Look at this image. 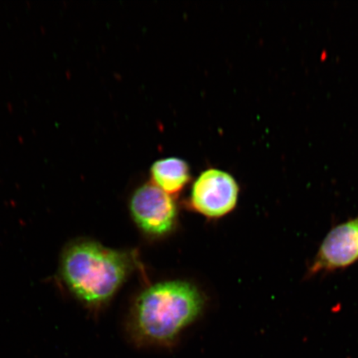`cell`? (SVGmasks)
Listing matches in <instances>:
<instances>
[{
    "instance_id": "6da1fadb",
    "label": "cell",
    "mask_w": 358,
    "mask_h": 358,
    "mask_svg": "<svg viewBox=\"0 0 358 358\" xmlns=\"http://www.w3.org/2000/svg\"><path fill=\"white\" fill-rule=\"evenodd\" d=\"M136 266L132 252L77 238L62 249L57 275L71 297L87 310L97 312L111 301Z\"/></svg>"
},
{
    "instance_id": "7a4b0ae2",
    "label": "cell",
    "mask_w": 358,
    "mask_h": 358,
    "mask_svg": "<svg viewBox=\"0 0 358 358\" xmlns=\"http://www.w3.org/2000/svg\"><path fill=\"white\" fill-rule=\"evenodd\" d=\"M203 294L185 280L160 282L138 295L129 313L127 331L138 348H173L183 331L199 319Z\"/></svg>"
},
{
    "instance_id": "3957f363",
    "label": "cell",
    "mask_w": 358,
    "mask_h": 358,
    "mask_svg": "<svg viewBox=\"0 0 358 358\" xmlns=\"http://www.w3.org/2000/svg\"><path fill=\"white\" fill-rule=\"evenodd\" d=\"M239 192L238 183L230 173L210 169L196 179L187 204L205 217L218 219L234 211Z\"/></svg>"
},
{
    "instance_id": "277c9868",
    "label": "cell",
    "mask_w": 358,
    "mask_h": 358,
    "mask_svg": "<svg viewBox=\"0 0 358 358\" xmlns=\"http://www.w3.org/2000/svg\"><path fill=\"white\" fill-rule=\"evenodd\" d=\"M129 212L136 226L148 236H164L176 227V201L153 182L145 183L134 192Z\"/></svg>"
},
{
    "instance_id": "5b68a950",
    "label": "cell",
    "mask_w": 358,
    "mask_h": 358,
    "mask_svg": "<svg viewBox=\"0 0 358 358\" xmlns=\"http://www.w3.org/2000/svg\"><path fill=\"white\" fill-rule=\"evenodd\" d=\"M358 262V216L331 230L320 246L307 278L321 273L343 270Z\"/></svg>"
},
{
    "instance_id": "8992f818",
    "label": "cell",
    "mask_w": 358,
    "mask_h": 358,
    "mask_svg": "<svg viewBox=\"0 0 358 358\" xmlns=\"http://www.w3.org/2000/svg\"><path fill=\"white\" fill-rule=\"evenodd\" d=\"M150 174L152 182L171 196L179 194L190 180L189 164L178 158L156 161Z\"/></svg>"
}]
</instances>
